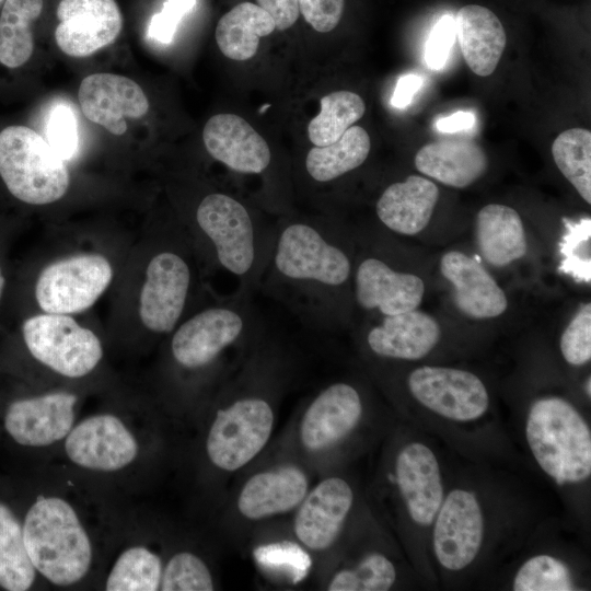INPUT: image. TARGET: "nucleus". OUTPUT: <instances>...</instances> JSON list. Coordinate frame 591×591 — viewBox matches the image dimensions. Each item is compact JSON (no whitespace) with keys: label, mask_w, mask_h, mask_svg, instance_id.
Here are the masks:
<instances>
[{"label":"nucleus","mask_w":591,"mask_h":591,"mask_svg":"<svg viewBox=\"0 0 591 591\" xmlns=\"http://www.w3.org/2000/svg\"><path fill=\"white\" fill-rule=\"evenodd\" d=\"M395 480L412 520L430 525L444 499L434 453L420 442L405 445L396 457Z\"/></svg>","instance_id":"obj_21"},{"label":"nucleus","mask_w":591,"mask_h":591,"mask_svg":"<svg viewBox=\"0 0 591 591\" xmlns=\"http://www.w3.org/2000/svg\"><path fill=\"white\" fill-rule=\"evenodd\" d=\"M33 490L23 540L46 589H96L128 520L116 495L51 464Z\"/></svg>","instance_id":"obj_1"},{"label":"nucleus","mask_w":591,"mask_h":591,"mask_svg":"<svg viewBox=\"0 0 591 591\" xmlns=\"http://www.w3.org/2000/svg\"><path fill=\"white\" fill-rule=\"evenodd\" d=\"M560 351L571 366H583L591 359V305L583 304L560 337Z\"/></svg>","instance_id":"obj_39"},{"label":"nucleus","mask_w":591,"mask_h":591,"mask_svg":"<svg viewBox=\"0 0 591 591\" xmlns=\"http://www.w3.org/2000/svg\"><path fill=\"white\" fill-rule=\"evenodd\" d=\"M208 153L231 171L258 175L268 170L271 152L266 140L241 116L217 114L202 130Z\"/></svg>","instance_id":"obj_20"},{"label":"nucleus","mask_w":591,"mask_h":591,"mask_svg":"<svg viewBox=\"0 0 591 591\" xmlns=\"http://www.w3.org/2000/svg\"><path fill=\"white\" fill-rule=\"evenodd\" d=\"M352 502L354 493L345 479H323L300 503L296 536L309 549H327L337 538Z\"/></svg>","instance_id":"obj_19"},{"label":"nucleus","mask_w":591,"mask_h":591,"mask_svg":"<svg viewBox=\"0 0 591 591\" xmlns=\"http://www.w3.org/2000/svg\"><path fill=\"white\" fill-rule=\"evenodd\" d=\"M275 21L276 30L286 31L291 27L300 15L299 0H256Z\"/></svg>","instance_id":"obj_44"},{"label":"nucleus","mask_w":591,"mask_h":591,"mask_svg":"<svg viewBox=\"0 0 591 591\" xmlns=\"http://www.w3.org/2000/svg\"><path fill=\"white\" fill-rule=\"evenodd\" d=\"M454 38V20L444 15L434 25L426 45L425 58L429 68L438 70L444 66Z\"/></svg>","instance_id":"obj_42"},{"label":"nucleus","mask_w":591,"mask_h":591,"mask_svg":"<svg viewBox=\"0 0 591 591\" xmlns=\"http://www.w3.org/2000/svg\"><path fill=\"white\" fill-rule=\"evenodd\" d=\"M81 403L79 393L68 389L22 395L8 402L1 426L11 442L48 463L81 416Z\"/></svg>","instance_id":"obj_7"},{"label":"nucleus","mask_w":591,"mask_h":591,"mask_svg":"<svg viewBox=\"0 0 591 591\" xmlns=\"http://www.w3.org/2000/svg\"><path fill=\"white\" fill-rule=\"evenodd\" d=\"M164 558L129 519L118 536L96 584L105 591L160 590Z\"/></svg>","instance_id":"obj_17"},{"label":"nucleus","mask_w":591,"mask_h":591,"mask_svg":"<svg viewBox=\"0 0 591 591\" xmlns=\"http://www.w3.org/2000/svg\"><path fill=\"white\" fill-rule=\"evenodd\" d=\"M345 0H299L304 20L320 33L333 31L344 12Z\"/></svg>","instance_id":"obj_41"},{"label":"nucleus","mask_w":591,"mask_h":591,"mask_svg":"<svg viewBox=\"0 0 591 591\" xmlns=\"http://www.w3.org/2000/svg\"><path fill=\"white\" fill-rule=\"evenodd\" d=\"M407 385L422 406L451 420H475L489 406L486 386L477 375L465 370L420 367L409 373Z\"/></svg>","instance_id":"obj_12"},{"label":"nucleus","mask_w":591,"mask_h":591,"mask_svg":"<svg viewBox=\"0 0 591 591\" xmlns=\"http://www.w3.org/2000/svg\"><path fill=\"white\" fill-rule=\"evenodd\" d=\"M308 487L305 473L294 465L259 472L243 486L237 498V509L251 520L285 513L301 503Z\"/></svg>","instance_id":"obj_24"},{"label":"nucleus","mask_w":591,"mask_h":591,"mask_svg":"<svg viewBox=\"0 0 591 591\" xmlns=\"http://www.w3.org/2000/svg\"><path fill=\"white\" fill-rule=\"evenodd\" d=\"M575 234L572 233L567 236V244L563 251L566 255V260H568L567 269L565 270L577 277L578 262H580L583 273L590 278V263L586 260L587 243H589L587 240L590 239V220H588L587 224H582L581 232L578 235L576 232Z\"/></svg>","instance_id":"obj_43"},{"label":"nucleus","mask_w":591,"mask_h":591,"mask_svg":"<svg viewBox=\"0 0 591 591\" xmlns=\"http://www.w3.org/2000/svg\"><path fill=\"white\" fill-rule=\"evenodd\" d=\"M192 283L189 262L179 251L164 248L154 254L139 297L142 325L153 334H171L188 304Z\"/></svg>","instance_id":"obj_11"},{"label":"nucleus","mask_w":591,"mask_h":591,"mask_svg":"<svg viewBox=\"0 0 591 591\" xmlns=\"http://www.w3.org/2000/svg\"><path fill=\"white\" fill-rule=\"evenodd\" d=\"M0 176L15 198L30 205L57 201L70 182L66 161L26 126L0 131Z\"/></svg>","instance_id":"obj_6"},{"label":"nucleus","mask_w":591,"mask_h":591,"mask_svg":"<svg viewBox=\"0 0 591 591\" xmlns=\"http://www.w3.org/2000/svg\"><path fill=\"white\" fill-rule=\"evenodd\" d=\"M454 27L470 69L480 77L490 76L507 44L506 31L498 16L486 7L467 4L456 12Z\"/></svg>","instance_id":"obj_26"},{"label":"nucleus","mask_w":591,"mask_h":591,"mask_svg":"<svg viewBox=\"0 0 591 591\" xmlns=\"http://www.w3.org/2000/svg\"><path fill=\"white\" fill-rule=\"evenodd\" d=\"M354 264L344 232L324 218L277 223L258 291L317 332L345 324L354 302Z\"/></svg>","instance_id":"obj_2"},{"label":"nucleus","mask_w":591,"mask_h":591,"mask_svg":"<svg viewBox=\"0 0 591 591\" xmlns=\"http://www.w3.org/2000/svg\"><path fill=\"white\" fill-rule=\"evenodd\" d=\"M0 589L27 591L46 589L25 548L22 518L0 499Z\"/></svg>","instance_id":"obj_30"},{"label":"nucleus","mask_w":591,"mask_h":591,"mask_svg":"<svg viewBox=\"0 0 591 591\" xmlns=\"http://www.w3.org/2000/svg\"><path fill=\"white\" fill-rule=\"evenodd\" d=\"M530 450L558 485L580 483L591 474V432L580 413L566 399L535 401L525 427Z\"/></svg>","instance_id":"obj_5"},{"label":"nucleus","mask_w":591,"mask_h":591,"mask_svg":"<svg viewBox=\"0 0 591 591\" xmlns=\"http://www.w3.org/2000/svg\"><path fill=\"white\" fill-rule=\"evenodd\" d=\"M425 285L420 277L393 267L378 255L359 259L352 274L355 304L382 316L395 315L418 308Z\"/></svg>","instance_id":"obj_14"},{"label":"nucleus","mask_w":591,"mask_h":591,"mask_svg":"<svg viewBox=\"0 0 591 591\" xmlns=\"http://www.w3.org/2000/svg\"><path fill=\"white\" fill-rule=\"evenodd\" d=\"M274 420L270 403L256 394L242 395L219 408L205 439L209 462L227 472L243 467L268 442Z\"/></svg>","instance_id":"obj_9"},{"label":"nucleus","mask_w":591,"mask_h":591,"mask_svg":"<svg viewBox=\"0 0 591 591\" xmlns=\"http://www.w3.org/2000/svg\"><path fill=\"white\" fill-rule=\"evenodd\" d=\"M254 292L234 290L202 309L172 332L169 352L177 369L199 372L213 366L228 349L257 338L266 322L254 303Z\"/></svg>","instance_id":"obj_4"},{"label":"nucleus","mask_w":591,"mask_h":591,"mask_svg":"<svg viewBox=\"0 0 591 591\" xmlns=\"http://www.w3.org/2000/svg\"><path fill=\"white\" fill-rule=\"evenodd\" d=\"M476 241L483 258L495 267L508 266L528 251L520 215L513 208L499 204L487 205L478 211Z\"/></svg>","instance_id":"obj_28"},{"label":"nucleus","mask_w":591,"mask_h":591,"mask_svg":"<svg viewBox=\"0 0 591 591\" xmlns=\"http://www.w3.org/2000/svg\"><path fill=\"white\" fill-rule=\"evenodd\" d=\"M162 591H212L213 577L206 561L190 551H178L164 559Z\"/></svg>","instance_id":"obj_36"},{"label":"nucleus","mask_w":591,"mask_h":591,"mask_svg":"<svg viewBox=\"0 0 591 591\" xmlns=\"http://www.w3.org/2000/svg\"><path fill=\"white\" fill-rule=\"evenodd\" d=\"M396 580L393 563L380 553L367 555L351 568L338 571L331 580L329 591H386Z\"/></svg>","instance_id":"obj_35"},{"label":"nucleus","mask_w":591,"mask_h":591,"mask_svg":"<svg viewBox=\"0 0 591 591\" xmlns=\"http://www.w3.org/2000/svg\"><path fill=\"white\" fill-rule=\"evenodd\" d=\"M552 155L561 174L591 204L590 130L575 127L563 131L552 144Z\"/></svg>","instance_id":"obj_34"},{"label":"nucleus","mask_w":591,"mask_h":591,"mask_svg":"<svg viewBox=\"0 0 591 591\" xmlns=\"http://www.w3.org/2000/svg\"><path fill=\"white\" fill-rule=\"evenodd\" d=\"M148 418L118 408L81 414L51 460L107 491L138 480L149 451Z\"/></svg>","instance_id":"obj_3"},{"label":"nucleus","mask_w":591,"mask_h":591,"mask_svg":"<svg viewBox=\"0 0 591 591\" xmlns=\"http://www.w3.org/2000/svg\"><path fill=\"white\" fill-rule=\"evenodd\" d=\"M439 199V189L430 179L409 175L387 186L375 204L381 223L389 230L415 235L429 223Z\"/></svg>","instance_id":"obj_25"},{"label":"nucleus","mask_w":591,"mask_h":591,"mask_svg":"<svg viewBox=\"0 0 591 591\" xmlns=\"http://www.w3.org/2000/svg\"><path fill=\"white\" fill-rule=\"evenodd\" d=\"M196 0H166L161 12L154 14L149 25V36L160 43L173 40L179 20L195 5Z\"/></svg>","instance_id":"obj_40"},{"label":"nucleus","mask_w":591,"mask_h":591,"mask_svg":"<svg viewBox=\"0 0 591 591\" xmlns=\"http://www.w3.org/2000/svg\"><path fill=\"white\" fill-rule=\"evenodd\" d=\"M112 278V266L103 255H72L42 270L35 286V298L46 313H79L95 303Z\"/></svg>","instance_id":"obj_10"},{"label":"nucleus","mask_w":591,"mask_h":591,"mask_svg":"<svg viewBox=\"0 0 591 591\" xmlns=\"http://www.w3.org/2000/svg\"><path fill=\"white\" fill-rule=\"evenodd\" d=\"M442 276L453 286L455 306L464 315L483 320L501 315L508 308L505 291L474 258L459 252L445 253L440 260Z\"/></svg>","instance_id":"obj_22"},{"label":"nucleus","mask_w":591,"mask_h":591,"mask_svg":"<svg viewBox=\"0 0 591 591\" xmlns=\"http://www.w3.org/2000/svg\"><path fill=\"white\" fill-rule=\"evenodd\" d=\"M43 0H5L0 14V63L23 66L31 58L34 39L31 25L40 15Z\"/></svg>","instance_id":"obj_32"},{"label":"nucleus","mask_w":591,"mask_h":591,"mask_svg":"<svg viewBox=\"0 0 591 591\" xmlns=\"http://www.w3.org/2000/svg\"><path fill=\"white\" fill-rule=\"evenodd\" d=\"M320 112L308 125L310 141L323 147L337 141L366 112L364 101L351 91H335L320 100Z\"/></svg>","instance_id":"obj_33"},{"label":"nucleus","mask_w":591,"mask_h":591,"mask_svg":"<svg viewBox=\"0 0 591 591\" xmlns=\"http://www.w3.org/2000/svg\"><path fill=\"white\" fill-rule=\"evenodd\" d=\"M440 339V326L417 309L382 316L366 335L369 349L382 358L418 360L427 356Z\"/></svg>","instance_id":"obj_23"},{"label":"nucleus","mask_w":591,"mask_h":591,"mask_svg":"<svg viewBox=\"0 0 591 591\" xmlns=\"http://www.w3.org/2000/svg\"><path fill=\"white\" fill-rule=\"evenodd\" d=\"M57 18L56 44L71 57H86L111 45L123 27L115 0H60Z\"/></svg>","instance_id":"obj_15"},{"label":"nucleus","mask_w":591,"mask_h":591,"mask_svg":"<svg viewBox=\"0 0 591 591\" xmlns=\"http://www.w3.org/2000/svg\"><path fill=\"white\" fill-rule=\"evenodd\" d=\"M5 0H0V4H2Z\"/></svg>","instance_id":"obj_49"},{"label":"nucleus","mask_w":591,"mask_h":591,"mask_svg":"<svg viewBox=\"0 0 591 591\" xmlns=\"http://www.w3.org/2000/svg\"><path fill=\"white\" fill-rule=\"evenodd\" d=\"M46 141L63 161L72 159L79 146L78 124L73 109L66 104H56L47 114Z\"/></svg>","instance_id":"obj_38"},{"label":"nucleus","mask_w":591,"mask_h":591,"mask_svg":"<svg viewBox=\"0 0 591 591\" xmlns=\"http://www.w3.org/2000/svg\"><path fill=\"white\" fill-rule=\"evenodd\" d=\"M275 30L274 19L264 9L252 2H241L220 18L216 42L227 58L248 60L256 55L260 37Z\"/></svg>","instance_id":"obj_29"},{"label":"nucleus","mask_w":591,"mask_h":591,"mask_svg":"<svg viewBox=\"0 0 591 591\" xmlns=\"http://www.w3.org/2000/svg\"><path fill=\"white\" fill-rule=\"evenodd\" d=\"M475 123L472 112L459 111L450 116L442 117L437 121V129L441 132H457L471 128Z\"/></svg>","instance_id":"obj_46"},{"label":"nucleus","mask_w":591,"mask_h":591,"mask_svg":"<svg viewBox=\"0 0 591 591\" xmlns=\"http://www.w3.org/2000/svg\"><path fill=\"white\" fill-rule=\"evenodd\" d=\"M3 288H4V277H3L2 271L0 269V299H1V296H2Z\"/></svg>","instance_id":"obj_47"},{"label":"nucleus","mask_w":591,"mask_h":591,"mask_svg":"<svg viewBox=\"0 0 591 591\" xmlns=\"http://www.w3.org/2000/svg\"><path fill=\"white\" fill-rule=\"evenodd\" d=\"M362 415L359 392L337 382L323 389L310 403L300 425V439L310 451L331 448L358 425Z\"/></svg>","instance_id":"obj_18"},{"label":"nucleus","mask_w":591,"mask_h":591,"mask_svg":"<svg viewBox=\"0 0 591 591\" xmlns=\"http://www.w3.org/2000/svg\"><path fill=\"white\" fill-rule=\"evenodd\" d=\"M421 84L422 80L417 74L408 73L401 77L392 96L393 106L396 108L406 107L412 102Z\"/></svg>","instance_id":"obj_45"},{"label":"nucleus","mask_w":591,"mask_h":591,"mask_svg":"<svg viewBox=\"0 0 591 591\" xmlns=\"http://www.w3.org/2000/svg\"><path fill=\"white\" fill-rule=\"evenodd\" d=\"M515 591H569L575 590L569 568L549 555L528 559L513 580Z\"/></svg>","instance_id":"obj_37"},{"label":"nucleus","mask_w":591,"mask_h":591,"mask_svg":"<svg viewBox=\"0 0 591 591\" xmlns=\"http://www.w3.org/2000/svg\"><path fill=\"white\" fill-rule=\"evenodd\" d=\"M433 529V549L448 570L467 567L483 542L484 520L476 496L465 489L452 490L443 499Z\"/></svg>","instance_id":"obj_13"},{"label":"nucleus","mask_w":591,"mask_h":591,"mask_svg":"<svg viewBox=\"0 0 591 591\" xmlns=\"http://www.w3.org/2000/svg\"><path fill=\"white\" fill-rule=\"evenodd\" d=\"M83 115L115 136L127 130L126 118L138 119L149 111V101L134 80L114 73L85 77L78 91Z\"/></svg>","instance_id":"obj_16"},{"label":"nucleus","mask_w":591,"mask_h":591,"mask_svg":"<svg viewBox=\"0 0 591 591\" xmlns=\"http://www.w3.org/2000/svg\"><path fill=\"white\" fill-rule=\"evenodd\" d=\"M416 169L438 182L464 188L484 175L488 158L468 139H443L425 144L415 155Z\"/></svg>","instance_id":"obj_27"},{"label":"nucleus","mask_w":591,"mask_h":591,"mask_svg":"<svg viewBox=\"0 0 591 591\" xmlns=\"http://www.w3.org/2000/svg\"><path fill=\"white\" fill-rule=\"evenodd\" d=\"M22 335L33 359L66 380L89 376L103 359L97 335L68 314L32 316L24 322Z\"/></svg>","instance_id":"obj_8"},{"label":"nucleus","mask_w":591,"mask_h":591,"mask_svg":"<svg viewBox=\"0 0 591 591\" xmlns=\"http://www.w3.org/2000/svg\"><path fill=\"white\" fill-rule=\"evenodd\" d=\"M590 385H591V383H590V378H588V381H587V383H586V391H587V393H588L589 396L591 395Z\"/></svg>","instance_id":"obj_48"},{"label":"nucleus","mask_w":591,"mask_h":591,"mask_svg":"<svg viewBox=\"0 0 591 591\" xmlns=\"http://www.w3.org/2000/svg\"><path fill=\"white\" fill-rule=\"evenodd\" d=\"M370 149L371 141L366 129L350 126L337 141L311 148L304 160V169L314 182L329 183L363 164Z\"/></svg>","instance_id":"obj_31"}]
</instances>
